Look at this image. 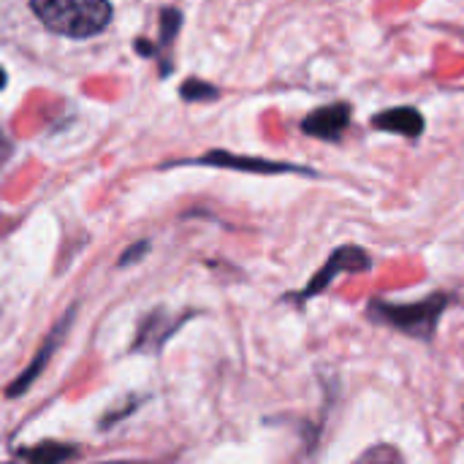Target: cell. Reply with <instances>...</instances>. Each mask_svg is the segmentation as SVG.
<instances>
[{
  "label": "cell",
  "instance_id": "cell-9",
  "mask_svg": "<svg viewBox=\"0 0 464 464\" xmlns=\"http://www.w3.org/2000/svg\"><path fill=\"white\" fill-rule=\"evenodd\" d=\"M179 95L185 101H215L220 95V90L215 84H207L201 79H188L182 87H179Z\"/></svg>",
  "mask_w": 464,
  "mask_h": 464
},
{
  "label": "cell",
  "instance_id": "cell-2",
  "mask_svg": "<svg viewBox=\"0 0 464 464\" xmlns=\"http://www.w3.org/2000/svg\"><path fill=\"white\" fill-rule=\"evenodd\" d=\"M370 269H372V256H370L364 247H359V245H340V247L324 261V266L307 280V285H304L302 291H296L294 296H288V299H294L296 304H304V302H310V299L326 294V288H329L337 277H343V275H367Z\"/></svg>",
  "mask_w": 464,
  "mask_h": 464
},
{
  "label": "cell",
  "instance_id": "cell-6",
  "mask_svg": "<svg viewBox=\"0 0 464 464\" xmlns=\"http://www.w3.org/2000/svg\"><path fill=\"white\" fill-rule=\"evenodd\" d=\"M111 19V3L109 0H84L76 8V16L71 22L68 35L71 38H90L98 35Z\"/></svg>",
  "mask_w": 464,
  "mask_h": 464
},
{
  "label": "cell",
  "instance_id": "cell-4",
  "mask_svg": "<svg viewBox=\"0 0 464 464\" xmlns=\"http://www.w3.org/2000/svg\"><path fill=\"white\" fill-rule=\"evenodd\" d=\"M351 117H353L351 103L334 101V103L313 109L302 120V133L313 136V139H321V141H340L345 136V130L351 128Z\"/></svg>",
  "mask_w": 464,
  "mask_h": 464
},
{
  "label": "cell",
  "instance_id": "cell-11",
  "mask_svg": "<svg viewBox=\"0 0 464 464\" xmlns=\"http://www.w3.org/2000/svg\"><path fill=\"white\" fill-rule=\"evenodd\" d=\"M179 24H182V14L177 8H163L160 11V38H163V44H171L177 38Z\"/></svg>",
  "mask_w": 464,
  "mask_h": 464
},
{
  "label": "cell",
  "instance_id": "cell-3",
  "mask_svg": "<svg viewBox=\"0 0 464 464\" xmlns=\"http://www.w3.org/2000/svg\"><path fill=\"white\" fill-rule=\"evenodd\" d=\"M185 163H196V166H212V169H228V171H242V174H299V177H318L315 169L307 166H296V163H285V160H272V158H256V155H237L228 150H212L196 160H185Z\"/></svg>",
  "mask_w": 464,
  "mask_h": 464
},
{
  "label": "cell",
  "instance_id": "cell-8",
  "mask_svg": "<svg viewBox=\"0 0 464 464\" xmlns=\"http://www.w3.org/2000/svg\"><path fill=\"white\" fill-rule=\"evenodd\" d=\"M185 324V318H179V321H171V318H166V313L163 310H158V313H152L147 321H144V326H141V334H139V343H136V348H150V351H158L169 337H171V332H177L179 326Z\"/></svg>",
  "mask_w": 464,
  "mask_h": 464
},
{
  "label": "cell",
  "instance_id": "cell-7",
  "mask_svg": "<svg viewBox=\"0 0 464 464\" xmlns=\"http://www.w3.org/2000/svg\"><path fill=\"white\" fill-rule=\"evenodd\" d=\"M30 8H33V14L41 19L44 27L68 35L79 3H76V0H30Z\"/></svg>",
  "mask_w": 464,
  "mask_h": 464
},
{
  "label": "cell",
  "instance_id": "cell-10",
  "mask_svg": "<svg viewBox=\"0 0 464 464\" xmlns=\"http://www.w3.org/2000/svg\"><path fill=\"white\" fill-rule=\"evenodd\" d=\"M22 457L24 459H33V462H60V459L76 457V451L73 449H63V446H41L35 451H24Z\"/></svg>",
  "mask_w": 464,
  "mask_h": 464
},
{
  "label": "cell",
  "instance_id": "cell-1",
  "mask_svg": "<svg viewBox=\"0 0 464 464\" xmlns=\"http://www.w3.org/2000/svg\"><path fill=\"white\" fill-rule=\"evenodd\" d=\"M451 296L443 291H435L419 302H389V299H370L367 318L372 324L389 326L411 340L419 343H435L443 313L449 310Z\"/></svg>",
  "mask_w": 464,
  "mask_h": 464
},
{
  "label": "cell",
  "instance_id": "cell-13",
  "mask_svg": "<svg viewBox=\"0 0 464 464\" xmlns=\"http://www.w3.org/2000/svg\"><path fill=\"white\" fill-rule=\"evenodd\" d=\"M8 152H11V144L5 141V136H0V169H3V163L8 158Z\"/></svg>",
  "mask_w": 464,
  "mask_h": 464
},
{
  "label": "cell",
  "instance_id": "cell-12",
  "mask_svg": "<svg viewBox=\"0 0 464 464\" xmlns=\"http://www.w3.org/2000/svg\"><path fill=\"white\" fill-rule=\"evenodd\" d=\"M147 250H150V245H147V242H141V245H136V250L125 253V256L120 258V264H122V266H125V264H133V261H136V258H141Z\"/></svg>",
  "mask_w": 464,
  "mask_h": 464
},
{
  "label": "cell",
  "instance_id": "cell-5",
  "mask_svg": "<svg viewBox=\"0 0 464 464\" xmlns=\"http://www.w3.org/2000/svg\"><path fill=\"white\" fill-rule=\"evenodd\" d=\"M372 128L386 133H400L411 141H419L427 130V120L416 106H392L372 114Z\"/></svg>",
  "mask_w": 464,
  "mask_h": 464
},
{
  "label": "cell",
  "instance_id": "cell-14",
  "mask_svg": "<svg viewBox=\"0 0 464 464\" xmlns=\"http://www.w3.org/2000/svg\"><path fill=\"white\" fill-rule=\"evenodd\" d=\"M3 87H5V71L0 68V90H3Z\"/></svg>",
  "mask_w": 464,
  "mask_h": 464
}]
</instances>
